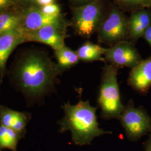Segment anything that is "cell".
<instances>
[{"label":"cell","mask_w":151,"mask_h":151,"mask_svg":"<svg viewBox=\"0 0 151 151\" xmlns=\"http://www.w3.org/2000/svg\"><path fill=\"white\" fill-rule=\"evenodd\" d=\"M60 74L57 63L47 54L32 50L23 53L17 60L13 76L22 91L29 97L38 99L54 91Z\"/></svg>","instance_id":"6da1fadb"},{"label":"cell","mask_w":151,"mask_h":151,"mask_svg":"<svg viewBox=\"0 0 151 151\" xmlns=\"http://www.w3.org/2000/svg\"><path fill=\"white\" fill-rule=\"evenodd\" d=\"M62 108L65 116L60 120V132L70 131L72 138L77 145H90L95 138L112 132L99 128L96 116V108L93 107L88 101H80L75 105L70 102Z\"/></svg>","instance_id":"7a4b0ae2"},{"label":"cell","mask_w":151,"mask_h":151,"mask_svg":"<svg viewBox=\"0 0 151 151\" xmlns=\"http://www.w3.org/2000/svg\"><path fill=\"white\" fill-rule=\"evenodd\" d=\"M118 68L106 65L103 68L97 102L101 109V118L119 119L124 110L118 82Z\"/></svg>","instance_id":"3957f363"},{"label":"cell","mask_w":151,"mask_h":151,"mask_svg":"<svg viewBox=\"0 0 151 151\" xmlns=\"http://www.w3.org/2000/svg\"><path fill=\"white\" fill-rule=\"evenodd\" d=\"M73 19L77 32L82 37H90L103 19V6L100 0L73 8Z\"/></svg>","instance_id":"277c9868"},{"label":"cell","mask_w":151,"mask_h":151,"mask_svg":"<svg viewBox=\"0 0 151 151\" xmlns=\"http://www.w3.org/2000/svg\"><path fill=\"white\" fill-rule=\"evenodd\" d=\"M97 29L99 42L112 46L123 41L128 32V20L122 11L114 8L102 19Z\"/></svg>","instance_id":"5b68a950"},{"label":"cell","mask_w":151,"mask_h":151,"mask_svg":"<svg viewBox=\"0 0 151 151\" xmlns=\"http://www.w3.org/2000/svg\"><path fill=\"white\" fill-rule=\"evenodd\" d=\"M127 136L136 139L151 129V118L139 108H135L132 100L124 106L119 119Z\"/></svg>","instance_id":"8992f818"},{"label":"cell","mask_w":151,"mask_h":151,"mask_svg":"<svg viewBox=\"0 0 151 151\" xmlns=\"http://www.w3.org/2000/svg\"><path fill=\"white\" fill-rule=\"evenodd\" d=\"M104 58L110 65L117 68H133L142 61L135 48L127 41H122L105 48Z\"/></svg>","instance_id":"52a82bcc"},{"label":"cell","mask_w":151,"mask_h":151,"mask_svg":"<svg viewBox=\"0 0 151 151\" xmlns=\"http://www.w3.org/2000/svg\"><path fill=\"white\" fill-rule=\"evenodd\" d=\"M21 29L23 31H34L48 25L66 27L63 16H49L41 10L40 7L32 6L20 13Z\"/></svg>","instance_id":"ba28073f"},{"label":"cell","mask_w":151,"mask_h":151,"mask_svg":"<svg viewBox=\"0 0 151 151\" xmlns=\"http://www.w3.org/2000/svg\"><path fill=\"white\" fill-rule=\"evenodd\" d=\"M65 26L48 25L34 31H23L25 42H34L50 46L54 50L65 45Z\"/></svg>","instance_id":"9c48e42d"},{"label":"cell","mask_w":151,"mask_h":151,"mask_svg":"<svg viewBox=\"0 0 151 151\" xmlns=\"http://www.w3.org/2000/svg\"><path fill=\"white\" fill-rule=\"evenodd\" d=\"M25 42L21 29L0 34V83L5 75L6 63L11 53L16 47Z\"/></svg>","instance_id":"30bf717a"},{"label":"cell","mask_w":151,"mask_h":151,"mask_svg":"<svg viewBox=\"0 0 151 151\" xmlns=\"http://www.w3.org/2000/svg\"><path fill=\"white\" fill-rule=\"evenodd\" d=\"M128 84L137 91L147 92L151 86V57L142 60L132 68Z\"/></svg>","instance_id":"8fae6325"},{"label":"cell","mask_w":151,"mask_h":151,"mask_svg":"<svg viewBox=\"0 0 151 151\" xmlns=\"http://www.w3.org/2000/svg\"><path fill=\"white\" fill-rule=\"evenodd\" d=\"M31 118L30 114L20 112L0 105V125L15 130L22 138L26 133V127Z\"/></svg>","instance_id":"7c38bea8"},{"label":"cell","mask_w":151,"mask_h":151,"mask_svg":"<svg viewBox=\"0 0 151 151\" xmlns=\"http://www.w3.org/2000/svg\"><path fill=\"white\" fill-rule=\"evenodd\" d=\"M150 14L145 11L134 13L128 20V32L133 39H137L143 35L147 29L151 25Z\"/></svg>","instance_id":"4fadbf2b"},{"label":"cell","mask_w":151,"mask_h":151,"mask_svg":"<svg viewBox=\"0 0 151 151\" xmlns=\"http://www.w3.org/2000/svg\"><path fill=\"white\" fill-rule=\"evenodd\" d=\"M105 48L99 45L87 42L78 49L76 52L80 60L83 62H89L93 61H105L103 58Z\"/></svg>","instance_id":"5bb4252c"},{"label":"cell","mask_w":151,"mask_h":151,"mask_svg":"<svg viewBox=\"0 0 151 151\" xmlns=\"http://www.w3.org/2000/svg\"><path fill=\"white\" fill-rule=\"evenodd\" d=\"M54 54L57 60V65L61 73L77 65L80 61L76 52L65 45L54 50Z\"/></svg>","instance_id":"9a60e30c"},{"label":"cell","mask_w":151,"mask_h":151,"mask_svg":"<svg viewBox=\"0 0 151 151\" xmlns=\"http://www.w3.org/2000/svg\"><path fill=\"white\" fill-rule=\"evenodd\" d=\"M21 135L15 130L0 125V149H9L17 151Z\"/></svg>","instance_id":"2e32d148"},{"label":"cell","mask_w":151,"mask_h":151,"mask_svg":"<svg viewBox=\"0 0 151 151\" xmlns=\"http://www.w3.org/2000/svg\"><path fill=\"white\" fill-rule=\"evenodd\" d=\"M21 29L20 14L2 12L0 14V34Z\"/></svg>","instance_id":"e0dca14e"},{"label":"cell","mask_w":151,"mask_h":151,"mask_svg":"<svg viewBox=\"0 0 151 151\" xmlns=\"http://www.w3.org/2000/svg\"><path fill=\"white\" fill-rule=\"evenodd\" d=\"M41 10L47 15L52 16L60 15V6L55 3L40 7Z\"/></svg>","instance_id":"ac0fdd59"},{"label":"cell","mask_w":151,"mask_h":151,"mask_svg":"<svg viewBox=\"0 0 151 151\" xmlns=\"http://www.w3.org/2000/svg\"><path fill=\"white\" fill-rule=\"evenodd\" d=\"M118 2L124 6H149L151 0H116Z\"/></svg>","instance_id":"d6986e66"},{"label":"cell","mask_w":151,"mask_h":151,"mask_svg":"<svg viewBox=\"0 0 151 151\" xmlns=\"http://www.w3.org/2000/svg\"><path fill=\"white\" fill-rule=\"evenodd\" d=\"M15 0H0V13L5 12L14 4Z\"/></svg>","instance_id":"ffe728a7"},{"label":"cell","mask_w":151,"mask_h":151,"mask_svg":"<svg viewBox=\"0 0 151 151\" xmlns=\"http://www.w3.org/2000/svg\"><path fill=\"white\" fill-rule=\"evenodd\" d=\"M54 1L55 0H36L35 3L39 6V7H42L54 3Z\"/></svg>","instance_id":"44dd1931"},{"label":"cell","mask_w":151,"mask_h":151,"mask_svg":"<svg viewBox=\"0 0 151 151\" xmlns=\"http://www.w3.org/2000/svg\"><path fill=\"white\" fill-rule=\"evenodd\" d=\"M143 35L145 36L147 42L151 46V25L147 29Z\"/></svg>","instance_id":"7402d4cb"},{"label":"cell","mask_w":151,"mask_h":151,"mask_svg":"<svg viewBox=\"0 0 151 151\" xmlns=\"http://www.w3.org/2000/svg\"><path fill=\"white\" fill-rule=\"evenodd\" d=\"M71 1L75 2H77V3H81L82 4H85L91 2L93 0H71Z\"/></svg>","instance_id":"603a6c76"},{"label":"cell","mask_w":151,"mask_h":151,"mask_svg":"<svg viewBox=\"0 0 151 151\" xmlns=\"http://www.w3.org/2000/svg\"><path fill=\"white\" fill-rule=\"evenodd\" d=\"M146 151H151V139H150V140L149 143H148V146H147Z\"/></svg>","instance_id":"cb8c5ba5"},{"label":"cell","mask_w":151,"mask_h":151,"mask_svg":"<svg viewBox=\"0 0 151 151\" xmlns=\"http://www.w3.org/2000/svg\"><path fill=\"white\" fill-rule=\"evenodd\" d=\"M23 2H35L36 0H20Z\"/></svg>","instance_id":"d4e9b609"}]
</instances>
